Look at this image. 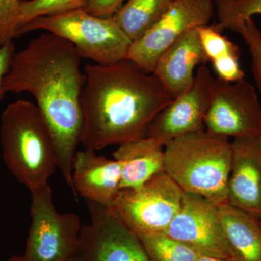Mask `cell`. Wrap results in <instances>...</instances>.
I'll return each mask as SVG.
<instances>
[{"label":"cell","mask_w":261,"mask_h":261,"mask_svg":"<svg viewBox=\"0 0 261 261\" xmlns=\"http://www.w3.org/2000/svg\"><path fill=\"white\" fill-rule=\"evenodd\" d=\"M76 48L53 33H43L15 53L3 80L5 93L27 92L47 123L54 141L57 166L73 191L72 166L80 144V98L86 82Z\"/></svg>","instance_id":"6da1fadb"},{"label":"cell","mask_w":261,"mask_h":261,"mask_svg":"<svg viewBox=\"0 0 261 261\" xmlns=\"http://www.w3.org/2000/svg\"><path fill=\"white\" fill-rule=\"evenodd\" d=\"M81 94L80 144L96 152L147 136L173 98L153 73L126 58L112 65H85Z\"/></svg>","instance_id":"7a4b0ae2"},{"label":"cell","mask_w":261,"mask_h":261,"mask_svg":"<svg viewBox=\"0 0 261 261\" xmlns=\"http://www.w3.org/2000/svg\"><path fill=\"white\" fill-rule=\"evenodd\" d=\"M0 143L3 159L15 179L30 192L47 185L54 174V141L37 105L23 99L10 103L2 113Z\"/></svg>","instance_id":"3957f363"},{"label":"cell","mask_w":261,"mask_h":261,"mask_svg":"<svg viewBox=\"0 0 261 261\" xmlns=\"http://www.w3.org/2000/svg\"><path fill=\"white\" fill-rule=\"evenodd\" d=\"M164 147L165 172L182 191L219 206L227 202L231 163L229 138L205 130L181 136Z\"/></svg>","instance_id":"277c9868"},{"label":"cell","mask_w":261,"mask_h":261,"mask_svg":"<svg viewBox=\"0 0 261 261\" xmlns=\"http://www.w3.org/2000/svg\"><path fill=\"white\" fill-rule=\"evenodd\" d=\"M37 30L66 39L81 58L97 65H112L126 59L132 44L113 17L94 16L83 8L35 19L18 29L17 37Z\"/></svg>","instance_id":"5b68a950"},{"label":"cell","mask_w":261,"mask_h":261,"mask_svg":"<svg viewBox=\"0 0 261 261\" xmlns=\"http://www.w3.org/2000/svg\"><path fill=\"white\" fill-rule=\"evenodd\" d=\"M32 218L25 261H68L80 247L81 220L73 213L61 214L53 203L49 184L33 190Z\"/></svg>","instance_id":"8992f818"},{"label":"cell","mask_w":261,"mask_h":261,"mask_svg":"<svg viewBox=\"0 0 261 261\" xmlns=\"http://www.w3.org/2000/svg\"><path fill=\"white\" fill-rule=\"evenodd\" d=\"M184 193L164 171L140 188L121 190L108 208L137 235L163 232L179 211Z\"/></svg>","instance_id":"52a82bcc"},{"label":"cell","mask_w":261,"mask_h":261,"mask_svg":"<svg viewBox=\"0 0 261 261\" xmlns=\"http://www.w3.org/2000/svg\"><path fill=\"white\" fill-rule=\"evenodd\" d=\"M205 128L228 138L261 135V104L255 87L245 80L229 83L216 79Z\"/></svg>","instance_id":"ba28073f"},{"label":"cell","mask_w":261,"mask_h":261,"mask_svg":"<svg viewBox=\"0 0 261 261\" xmlns=\"http://www.w3.org/2000/svg\"><path fill=\"white\" fill-rule=\"evenodd\" d=\"M215 13L213 0H174L166 14L132 42L127 58L152 73L160 56L192 29L208 25Z\"/></svg>","instance_id":"9c48e42d"},{"label":"cell","mask_w":261,"mask_h":261,"mask_svg":"<svg viewBox=\"0 0 261 261\" xmlns=\"http://www.w3.org/2000/svg\"><path fill=\"white\" fill-rule=\"evenodd\" d=\"M201 255L233 257L219 206L193 194L184 193L180 210L165 231Z\"/></svg>","instance_id":"30bf717a"},{"label":"cell","mask_w":261,"mask_h":261,"mask_svg":"<svg viewBox=\"0 0 261 261\" xmlns=\"http://www.w3.org/2000/svg\"><path fill=\"white\" fill-rule=\"evenodd\" d=\"M91 222L82 226L80 247L88 261H151L137 235L108 207L87 202Z\"/></svg>","instance_id":"8fae6325"},{"label":"cell","mask_w":261,"mask_h":261,"mask_svg":"<svg viewBox=\"0 0 261 261\" xmlns=\"http://www.w3.org/2000/svg\"><path fill=\"white\" fill-rule=\"evenodd\" d=\"M215 80L205 65L200 67L191 87L156 116L149 126L147 137L165 147L181 136L205 130Z\"/></svg>","instance_id":"7c38bea8"},{"label":"cell","mask_w":261,"mask_h":261,"mask_svg":"<svg viewBox=\"0 0 261 261\" xmlns=\"http://www.w3.org/2000/svg\"><path fill=\"white\" fill-rule=\"evenodd\" d=\"M227 203L261 220V135L231 142Z\"/></svg>","instance_id":"4fadbf2b"},{"label":"cell","mask_w":261,"mask_h":261,"mask_svg":"<svg viewBox=\"0 0 261 261\" xmlns=\"http://www.w3.org/2000/svg\"><path fill=\"white\" fill-rule=\"evenodd\" d=\"M121 169L116 160L99 156L94 151H77L72 166L75 197L110 207L121 192Z\"/></svg>","instance_id":"5bb4252c"},{"label":"cell","mask_w":261,"mask_h":261,"mask_svg":"<svg viewBox=\"0 0 261 261\" xmlns=\"http://www.w3.org/2000/svg\"><path fill=\"white\" fill-rule=\"evenodd\" d=\"M206 62L198 28L194 29L185 33L160 56L152 73L175 99L191 87L195 67Z\"/></svg>","instance_id":"9a60e30c"},{"label":"cell","mask_w":261,"mask_h":261,"mask_svg":"<svg viewBox=\"0 0 261 261\" xmlns=\"http://www.w3.org/2000/svg\"><path fill=\"white\" fill-rule=\"evenodd\" d=\"M163 146L150 137L121 144L113 152L121 169V190L140 188L165 171Z\"/></svg>","instance_id":"2e32d148"},{"label":"cell","mask_w":261,"mask_h":261,"mask_svg":"<svg viewBox=\"0 0 261 261\" xmlns=\"http://www.w3.org/2000/svg\"><path fill=\"white\" fill-rule=\"evenodd\" d=\"M219 208L233 257L238 261H261V220L227 202Z\"/></svg>","instance_id":"e0dca14e"},{"label":"cell","mask_w":261,"mask_h":261,"mask_svg":"<svg viewBox=\"0 0 261 261\" xmlns=\"http://www.w3.org/2000/svg\"><path fill=\"white\" fill-rule=\"evenodd\" d=\"M174 0H126L113 18L132 42L166 14Z\"/></svg>","instance_id":"ac0fdd59"},{"label":"cell","mask_w":261,"mask_h":261,"mask_svg":"<svg viewBox=\"0 0 261 261\" xmlns=\"http://www.w3.org/2000/svg\"><path fill=\"white\" fill-rule=\"evenodd\" d=\"M151 261H196L200 254L163 231L137 235Z\"/></svg>","instance_id":"d6986e66"},{"label":"cell","mask_w":261,"mask_h":261,"mask_svg":"<svg viewBox=\"0 0 261 261\" xmlns=\"http://www.w3.org/2000/svg\"><path fill=\"white\" fill-rule=\"evenodd\" d=\"M87 0H20L18 29L38 18L82 9ZM16 32V37H17Z\"/></svg>","instance_id":"ffe728a7"},{"label":"cell","mask_w":261,"mask_h":261,"mask_svg":"<svg viewBox=\"0 0 261 261\" xmlns=\"http://www.w3.org/2000/svg\"><path fill=\"white\" fill-rule=\"evenodd\" d=\"M218 27L236 32L238 22L243 19L261 15V0H215Z\"/></svg>","instance_id":"44dd1931"},{"label":"cell","mask_w":261,"mask_h":261,"mask_svg":"<svg viewBox=\"0 0 261 261\" xmlns=\"http://www.w3.org/2000/svg\"><path fill=\"white\" fill-rule=\"evenodd\" d=\"M199 37L207 61L227 55H240V49L228 37L223 35L221 29L216 25H206L198 28Z\"/></svg>","instance_id":"7402d4cb"},{"label":"cell","mask_w":261,"mask_h":261,"mask_svg":"<svg viewBox=\"0 0 261 261\" xmlns=\"http://www.w3.org/2000/svg\"><path fill=\"white\" fill-rule=\"evenodd\" d=\"M240 33L248 46L251 56V68L254 80L261 94V32L252 18L238 22L236 32Z\"/></svg>","instance_id":"603a6c76"},{"label":"cell","mask_w":261,"mask_h":261,"mask_svg":"<svg viewBox=\"0 0 261 261\" xmlns=\"http://www.w3.org/2000/svg\"><path fill=\"white\" fill-rule=\"evenodd\" d=\"M20 0H0V47L16 38Z\"/></svg>","instance_id":"cb8c5ba5"},{"label":"cell","mask_w":261,"mask_h":261,"mask_svg":"<svg viewBox=\"0 0 261 261\" xmlns=\"http://www.w3.org/2000/svg\"><path fill=\"white\" fill-rule=\"evenodd\" d=\"M240 55H227L216 58L211 62L218 79L224 82L233 83L245 80V72L240 66Z\"/></svg>","instance_id":"d4e9b609"},{"label":"cell","mask_w":261,"mask_h":261,"mask_svg":"<svg viewBox=\"0 0 261 261\" xmlns=\"http://www.w3.org/2000/svg\"><path fill=\"white\" fill-rule=\"evenodd\" d=\"M126 2V0H87L83 9L94 16L110 18Z\"/></svg>","instance_id":"484cf974"},{"label":"cell","mask_w":261,"mask_h":261,"mask_svg":"<svg viewBox=\"0 0 261 261\" xmlns=\"http://www.w3.org/2000/svg\"><path fill=\"white\" fill-rule=\"evenodd\" d=\"M15 53V45L13 41L0 47V102L6 94L3 89V80L9 72Z\"/></svg>","instance_id":"4316f807"},{"label":"cell","mask_w":261,"mask_h":261,"mask_svg":"<svg viewBox=\"0 0 261 261\" xmlns=\"http://www.w3.org/2000/svg\"><path fill=\"white\" fill-rule=\"evenodd\" d=\"M196 261H238L231 257H219L207 256V255H200Z\"/></svg>","instance_id":"83f0119b"},{"label":"cell","mask_w":261,"mask_h":261,"mask_svg":"<svg viewBox=\"0 0 261 261\" xmlns=\"http://www.w3.org/2000/svg\"><path fill=\"white\" fill-rule=\"evenodd\" d=\"M68 261H88L87 260V257H86L85 255H84L83 250H82L81 247H80V250H78V252L73 255L71 258Z\"/></svg>","instance_id":"f1b7e54d"},{"label":"cell","mask_w":261,"mask_h":261,"mask_svg":"<svg viewBox=\"0 0 261 261\" xmlns=\"http://www.w3.org/2000/svg\"><path fill=\"white\" fill-rule=\"evenodd\" d=\"M7 261H25L24 260L23 256H20V255H13L8 259Z\"/></svg>","instance_id":"f546056e"}]
</instances>
